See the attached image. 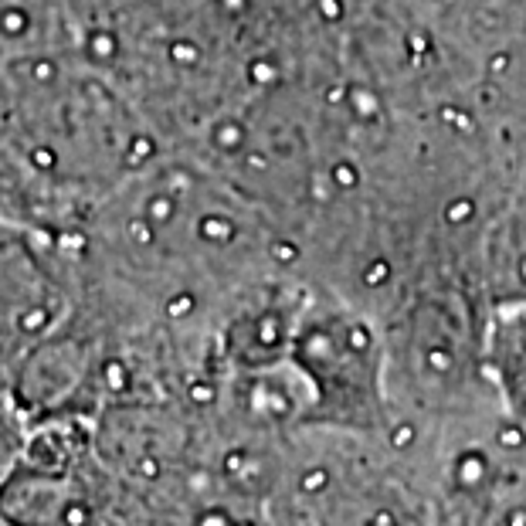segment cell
<instances>
[{"instance_id":"obj_1","label":"cell","mask_w":526,"mask_h":526,"mask_svg":"<svg viewBox=\"0 0 526 526\" xmlns=\"http://www.w3.org/2000/svg\"><path fill=\"white\" fill-rule=\"evenodd\" d=\"M489 360H493L499 391L526 418V303H519L516 309H509L503 316H496Z\"/></svg>"}]
</instances>
